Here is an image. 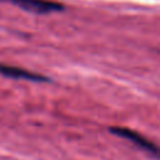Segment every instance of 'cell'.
<instances>
[{
	"instance_id": "cell-1",
	"label": "cell",
	"mask_w": 160,
	"mask_h": 160,
	"mask_svg": "<svg viewBox=\"0 0 160 160\" xmlns=\"http://www.w3.org/2000/svg\"><path fill=\"white\" fill-rule=\"evenodd\" d=\"M109 131L111 134L116 135V136H120V138H124V139L131 141L139 149L146 151L151 156H154L156 159H160V148L156 144H154L152 141H150L146 138H144L142 135H140L139 132H136L134 130H130V129H126V128H120V126L109 128Z\"/></svg>"
},
{
	"instance_id": "cell-2",
	"label": "cell",
	"mask_w": 160,
	"mask_h": 160,
	"mask_svg": "<svg viewBox=\"0 0 160 160\" xmlns=\"http://www.w3.org/2000/svg\"><path fill=\"white\" fill-rule=\"evenodd\" d=\"M0 1L11 2V4L21 8L22 10H26L30 12H36V14L60 11L62 9V6L60 4L48 1V0H0Z\"/></svg>"
},
{
	"instance_id": "cell-3",
	"label": "cell",
	"mask_w": 160,
	"mask_h": 160,
	"mask_svg": "<svg viewBox=\"0 0 160 160\" xmlns=\"http://www.w3.org/2000/svg\"><path fill=\"white\" fill-rule=\"evenodd\" d=\"M0 75L10 78V79H25L30 81H48L46 78L42 75L16 68V66H9V65H0Z\"/></svg>"
}]
</instances>
